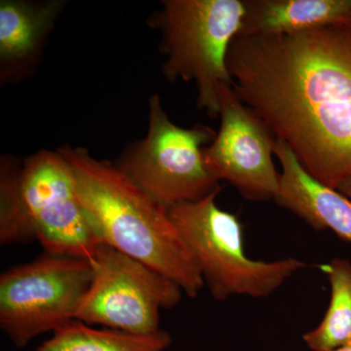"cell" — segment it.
Masks as SVG:
<instances>
[{
  "label": "cell",
  "instance_id": "obj_10",
  "mask_svg": "<svg viewBox=\"0 0 351 351\" xmlns=\"http://www.w3.org/2000/svg\"><path fill=\"white\" fill-rule=\"evenodd\" d=\"M274 156L282 171L276 202L316 230H332L351 243V200L307 174L295 154L276 138Z\"/></svg>",
  "mask_w": 351,
  "mask_h": 351
},
{
  "label": "cell",
  "instance_id": "obj_2",
  "mask_svg": "<svg viewBox=\"0 0 351 351\" xmlns=\"http://www.w3.org/2000/svg\"><path fill=\"white\" fill-rule=\"evenodd\" d=\"M71 165L76 191L101 243L145 263L196 298L204 288L197 263L166 207L152 199L115 164L82 147L59 149Z\"/></svg>",
  "mask_w": 351,
  "mask_h": 351
},
{
  "label": "cell",
  "instance_id": "obj_12",
  "mask_svg": "<svg viewBox=\"0 0 351 351\" xmlns=\"http://www.w3.org/2000/svg\"><path fill=\"white\" fill-rule=\"evenodd\" d=\"M237 34L276 36L341 22L351 14V0H245Z\"/></svg>",
  "mask_w": 351,
  "mask_h": 351
},
{
  "label": "cell",
  "instance_id": "obj_17",
  "mask_svg": "<svg viewBox=\"0 0 351 351\" xmlns=\"http://www.w3.org/2000/svg\"><path fill=\"white\" fill-rule=\"evenodd\" d=\"M329 351H351V341L346 343V345L339 346V348H335V350Z\"/></svg>",
  "mask_w": 351,
  "mask_h": 351
},
{
  "label": "cell",
  "instance_id": "obj_18",
  "mask_svg": "<svg viewBox=\"0 0 351 351\" xmlns=\"http://www.w3.org/2000/svg\"><path fill=\"white\" fill-rule=\"evenodd\" d=\"M346 20H350V21H351V14H350V16H348V18H346Z\"/></svg>",
  "mask_w": 351,
  "mask_h": 351
},
{
  "label": "cell",
  "instance_id": "obj_3",
  "mask_svg": "<svg viewBox=\"0 0 351 351\" xmlns=\"http://www.w3.org/2000/svg\"><path fill=\"white\" fill-rule=\"evenodd\" d=\"M219 191L168 209L169 216L197 263L212 297H269L307 267L295 258L274 262L252 260L244 250L243 228L237 215L217 204Z\"/></svg>",
  "mask_w": 351,
  "mask_h": 351
},
{
  "label": "cell",
  "instance_id": "obj_8",
  "mask_svg": "<svg viewBox=\"0 0 351 351\" xmlns=\"http://www.w3.org/2000/svg\"><path fill=\"white\" fill-rule=\"evenodd\" d=\"M23 198L36 240L51 255L91 258L101 243L59 151H41L21 168Z\"/></svg>",
  "mask_w": 351,
  "mask_h": 351
},
{
  "label": "cell",
  "instance_id": "obj_4",
  "mask_svg": "<svg viewBox=\"0 0 351 351\" xmlns=\"http://www.w3.org/2000/svg\"><path fill=\"white\" fill-rule=\"evenodd\" d=\"M152 19L162 32L163 73L171 82H193L197 107L219 117V89L232 85L226 56L245 15L242 0H165Z\"/></svg>",
  "mask_w": 351,
  "mask_h": 351
},
{
  "label": "cell",
  "instance_id": "obj_14",
  "mask_svg": "<svg viewBox=\"0 0 351 351\" xmlns=\"http://www.w3.org/2000/svg\"><path fill=\"white\" fill-rule=\"evenodd\" d=\"M331 288L329 306L319 324L302 336L313 351H329L351 341V262L335 258L319 267Z\"/></svg>",
  "mask_w": 351,
  "mask_h": 351
},
{
  "label": "cell",
  "instance_id": "obj_13",
  "mask_svg": "<svg viewBox=\"0 0 351 351\" xmlns=\"http://www.w3.org/2000/svg\"><path fill=\"white\" fill-rule=\"evenodd\" d=\"M172 343L169 332L152 334L95 328L73 320L53 332L36 351H165Z\"/></svg>",
  "mask_w": 351,
  "mask_h": 351
},
{
  "label": "cell",
  "instance_id": "obj_9",
  "mask_svg": "<svg viewBox=\"0 0 351 351\" xmlns=\"http://www.w3.org/2000/svg\"><path fill=\"white\" fill-rule=\"evenodd\" d=\"M219 100L221 125L203 151L207 167L246 199H276L280 180L272 159L276 135L242 103L232 85L221 87Z\"/></svg>",
  "mask_w": 351,
  "mask_h": 351
},
{
  "label": "cell",
  "instance_id": "obj_15",
  "mask_svg": "<svg viewBox=\"0 0 351 351\" xmlns=\"http://www.w3.org/2000/svg\"><path fill=\"white\" fill-rule=\"evenodd\" d=\"M21 168L12 158L1 159L0 165V244H27L36 233L23 198Z\"/></svg>",
  "mask_w": 351,
  "mask_h": 351
},
{
  "label": "cell",
  "instance_id": "obj_11",
  "mask_svg": "<svg viewBox=\"0 0 351 351\" xmlns=\"http://www.w3.org/2000/svg\"><path fill=\"white\" fill-rule=\"evenodd\" d=\"M64 1L0 2V76L13 83L29 75L43 50Z\"/></svg>",
  "mask_w": 351,
  "mask_h": 351
},
{
  "label": "cell",
  "instance_id": "obj_1",
  "mask_svg": "<svg viewBox=\"0 0 351 351\" xmlns=\"http://www.w3.org/2000/svg\"><path fill=\"white\" fill-rule=\"evenodd\" d=\"M232 88L307 174L338 189L351 178V21L276 36L237 34Z\"/></svg>",
  "mask_w": 351,
  "mask_h": 351
},
{
  "label": "cell",
  "instance_id": "obj_7",
  "mask_svg": "<svg viewBox=\"0 0 351 351\" xmlns=\"http://www.w3.org/2000/svg\"><path fill=\"white\" fill-rule=\"evenodd\" d=\"M90 261L93 280L76 320L152 334L161 330V311L181 302L184 291L177 283L110 245L99 244Z\"/></svg>",
  "mask_w": 351,
  "mask_h": 351
},
{
  "label": "cell",
  "instance_id": "obj_16",
  "mask_svg": "<svg viewBox=\"0 0 351 351\" xmlns=\"http://www.w3.org/2000/svg\"><path fill=\"white\" fill-rule=\"evenodd\" d=\"M337 191H339L341 195L346 196L348 199L351 200V178L341 182Z\"/></svg>",
  "mask_w": 351,
  "mask_h": 351
},
{
  "label": "cell",
  "instance_id": "obj_5",
  "mask_svg": "<svg viewBox=\"0 0 351 351\" xmlns=\"http://www.w3.org/2000/svg\"><path fill=\"white\" fill-rule=\"evenodd\" d=\"M149 121L145 138L115 164L134 184L167 209L221 191L203 154L216 132L200 124L189 129L176 125L157 95L149 99Z\"/></svg>",
  "mask_w": 351,
  "mask_h": 351
},
{
  "label": "cell",
  "instance_id": "obj_6",
  "mask_svg": "<svg viewBox=\"0 0 351 351\" xmlns=\"http://www.w3.org/2000/svg\"><path fill=\"white\" fill-rule=\"evenodd\" d=\"M93 280L89 258L46 254L0 276V328L16 348L75 320Z\"/></svg>",
  "mask_w": 351,
  "mask_h": 351
}]
</instances>
